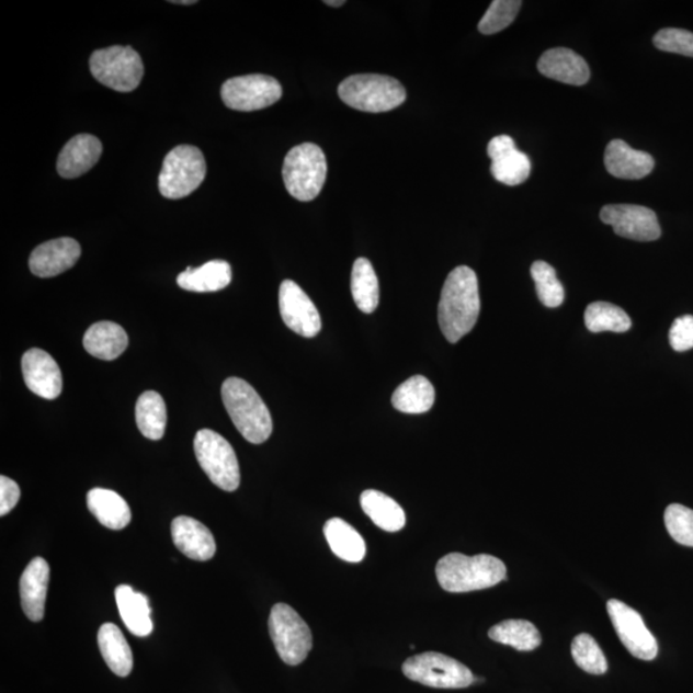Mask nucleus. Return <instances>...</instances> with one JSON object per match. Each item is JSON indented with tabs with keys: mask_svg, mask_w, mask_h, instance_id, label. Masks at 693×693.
Returning a JSON list of instances; mask_svg holds the SVG:
<instances>
[{
	"mask_svg": "<svg viewBox=\"0 0 693 693\" xmlns=\"http://www.w3.org/2000/svg\"><path fill=\"white\" fill-rule=\"evenodd\" d=\"M479 313L477 274L468 266L452 270L444 282L439 305V321L443 336L450 343H457L476 327Z\"/></svg>",
	"mask_w": 693,
	"mask_h": 693,
	"instance_id": "f257e3e1",
	"label": "nucleus"
},
{
	"mask_svg": "<svg viewBox=\"0 0 693 693\" xmlns=\"http://www.w3.org/2000/svg\"><path fill=\"white\" fill-rule=\"evenodd\" d=\"M435 575L442 589L451 593L487 590L508 579L507 565L487 554L443 556L436 564Z\"/></svg>",
	"mask_w": 693,
	"mask_h": 693,
	"instance_id": "f03ea898",
	"label": "nucleus"
},
{
	"mask_svg": "<svg viewBox=\"0 0 693 693\" xmlns=\"http://www.w3.org/2000/svg\"><path fill=\"white\" fill-rule=\"evenodd\" d=\"M226 411L248 442L261 444L273 433V419L258 391L243 379H226L221 388Z\"/></svg>",
	"mask_w": 693,
	"mask_h": 693,
	"instance_id": "7ed1b4c3",
	"label": "nucleus"
},
{
	"mask_svg": "<svg viewBox=\"0 0 693 693\" xmlns=\"http://www.w3.org/2000/svg\"><path fill=\"white\" fill-rule=\"evenodd\" d=\"M339 98L350 107L372 113L395 110L406 101V89L384 75H352L338 88Z\"/></svg>",
	"mask_w": 693,
	"mask_h": 693,
	"instance_id": "20e7f679",
	"label": "nucleus"
},
{
	"mask_svg": "<svg viewBox=\"0 0 693 693\" xmlns=\"http://www.w3.org/2000/svg\"><path fill=\"white\" fill-rule=\"evenodd\" d=\"M327 157L314 143H304L292 148L283 164L286 191L300 202L314 201L326 184Z\"/></svg>",
	"mask_w": 693,
	"mask_h": 693,
	"instance_id": "39448f33",
	"label": "nucleus"
},
{
	"mask_svg": "<svg viewBox=\"0 0 693 693\" xmlns=\"http://www.w3.org/2000/svg\"><path fill=\"white\" fill-rule=\"evenodd\" d=\"M206 173L207 164L201 149L179 146L164 157L158 188L164 198H185L198 190Z\"/></svg>",
	"mask_w": 693,
	"mask_h": 693,
	"instance_id": "423d86ee",
	"label": "nucleus"
},
{
	"mask_svg": "<svg viewBox=\"0 0 693 693\" xmlns=\"http://www.w3.org/2000/svg\"><path fill=\"white\" fill-rule=\"evenodd\" d=\"M89 66L98 82L120 93L133 92L140 86L145 75L139 53L120 45L95 50Z\"/></svg>",
	"mask_w": 693,
	"mask_h": 693,
	"instance_id": "0eeeda50",
	"label": "nucleus"
},
{
	"mask_svg": "<svg viewBox=\"0 0 693 693\" xmlns=\"http://www.w3.org/2000/svg\"><path fill=\"white\" fill-rule=\"evenodd\" d=\"M194 452L211 481L226 492L237 491L240 469L235 448L223 435L202 429L194 439Z\"/></svg>",
	"mask_w": 693,
	"mask_h": 693,
	"instance_id": "6e6552de",
	"label": "nucleus"
},
{
	"mask_svg": "<svg viewBox=\"0 0 693 693\" xmlns=\"http://www.w3.org/2000/svg\"><path fill=\"white\" fill-rule=\"evenodd\" d=\"M270 637L285 664L296 667L313 649V633L295 609L276 604L269 617Z\"/></svg>",
	"mask_w": 693,
	"mask_h": 693,
	"instance_id": "1a4fd4ad",
	"label": "nucleus"
},
{
	"mask_svg": "<svg viewBox=\"0 0 693 693\" xmlns=\"http://www.w3.org/2000/svg\"><path fill=\"white\" fill-rule=\"evenodd\" d=\"M402 672L409 680L433 689H466L474 683L468 667L440 652L416 655L404 662Z\"/></svg>",
	"mask_w": 693,
	"mask_h": 693,
	"instance_id": "9d476101",
	"label": "nucleus"
},
{
	"mask_svg": "<svg viewBox=\"0 0 693 693\" xmlns=\"http://www.w3.org/2000/svg\"><path fill=\"white\" fill-rule=\"evenodd\" d=\"M283 95L281 82L268 75H246L226 80L221 98L226 107L252 112L270 107Z\"/></svg>",
	"mask_w": 693,
	"mask_h": 693,
	"instance_id": "9b49d317",
	"label": "nucleus"
},
{
	"mask_svg": "<svg viewBox=\"0 0 693 693\" xmlns=\"http://www.w3.org/2000/svg\"><path fill=\"white\" fill-rule=\"evenodd\" d=\"M606 607L617 636L633 657L646 661L658 657L657 638L646 627L643 616L635 609L615 599L609 600Z\"/></svg>",
	"mask_w": 693,
	"mask_h": 693,
	"instance_id": "f8f14e48",
	"label": "nucleus"
},
{
	"mask_svg": "<svg viewBox=\"0 0 693 693\" xmlns=\"http://www.w3.org/2000/svg\"><path fill=\"white\" fill-rule=\"evenodd\" d=\"M600 217L602 223L613 226L616 236L637 242H652L661 236L657 214L644 206L607 205Z\"/></svg>",
	"mask_w": 693,
	"mask_h": 693,
	"instance_id": "ddd939ff",
	"label": "nucleus"
},
{
	"mask_svg": "<svg viewBox=\"0 0 693 693\" xmlns=\"http://www.w3.org/2000/svg\"><path fill=\"white\" fill-rule=\"evenodd\" d=\"M279 308L285 326L305 338H314L321 330L318 308L300 286L284 281L279 289Z\"/></svg>",
	"mask_w": 693,
	"mask_h": 693,
	"instance_id": "4468645a",
	"label": "nucleus"
},
{
	"mask_svg": "<svg viewBox=\"0 0 693 693\" xmlns=\"http://www.w3.org/2000/svg\"><path fill=\"white\" fill-rule=\"evenodd\" d=\"M492 160L491 172L497 182L515 186L523 184L531 175L532 163L530 157L515 146L509 135H499L488 143L487 149Z\"/></svg>",
	"mask_w": 693,
	"mask_h": 693,
	"instance_id": "2eb2a0df",
	"label": "nucleus"
},
{
	"mask_svg": "<svg viewBox=\"0 0 693 693\" xmlns=\"http://www.w3.org/2000/svg\"><path fill=\"white\" fill-rule=\"evenodd\" d=\"M22 374L26 387L36 396L45 399H56L63 394V373L49 353L39 350H29L22 357Z\"/></svg>",
	"mask_w": 693,
	"mask_h": 693,
	"instance_id": "dca6fc26",
	"label": "nucleus"
},
{
	"mask_svg": "<svg viewBox=\"0 0 693 693\" xmlns=\"http://www.w3.org/2000/svg\"><path fill=\"white\" fill-rule=\"evenodd\" d=\"M81 255V247L72 238H58L36 247L30 255L29 266L39 277H53L75 266Z\"/></svg>",
	"mask_w": 693,
	"mask_h": 693,
	"instance_id": "f3484780",
	"label": "nucleus"
},
{
	"mask_svg": "<svg viewBox=\"0 0 693 693\" xmlns=\"http://www.w3.org/2000/svg\"><path fill=\"white\" fill-rule=\"evenodd\" d=\"M171 536L180 553L195 561H208L216 554V542L205 524L190 516L172 520Z\"/></svg>",
	"mask_w": 693,
	"mask_h": 693,
	"instance_id": "a211bd4d",
	"label": "nucleus"
},
{
	"mask_svg": "<svg viewBox=\"0 0 693 693\" xmlns=\"http://www.w3.org/2000/svg\"><path fill=\"white\" fill-rule=\"evenodd\" d=\"M49 572V564L43 557H35L22 572L20 579L21 605L32 622H41L44 617Z\"/></svg>",
	"mask_w": 693,
	"mask_h": 693,
	"instance_id": "6ab92c4d",
	"label": "nucleus"
},
{
	"mask_svg": "<svg viewBox=\"0 0 693 693\" xmlns=\"http://www.w3.org/2000/svg\"><path fill=\"white\" fill-rule=\"evenodd\" d=\"M538 70L548 79L575 87L587 84L591 77L590 67L583 57L568 48L545 52L539 58Z\"/></svg>",
	"mask_w": 693,
	"mask_h": 693,
	"instance_id": "aec40b11",
	"label": "nucleus"
},
{
	"mask_svg": "<svg viewBox=\"0 0 693 693\" xmlns=\"http://www.w3.org/2000/svg\"><path fill=\"white\" fill-rule=\"evenodd\" d=\"M102 150V143L94 135H77L67 143L58 156L57 170L59 175L65 179L84 175L100 161Z\"/></svg>",
	"mask_w": 693,
	"mask_h": 693,
	"instance_id": "412c9836",
	"label": "nucleus"
},
{
	"mask_svg": "<svg viewBox=\"0 0 693 693\" xmlns=\"http://www.w3.org/2000/svg\"><path fill=\"white\" fill-rule=\"evenodd\" d=\"M605 168L613 177L624 180L644 179L654 170V157L633 149L621 139L609 143L605 150Z\"/></svg>",
	"mask_w": 693,
	"mask_h": 693,
	"instance_id": "4be33fe9",
	"label": "nucleus"
},
{
	"mask_svg": "<svg viewBox=\"0 0 693 693\" xmlns=\"http://www.w3.org/2000/svg\"><path fill=\"white\" fill-rule=\"evenodd\" d=\"M88 509L98 522L112 531H122L132 522L129 504L111 489L93 488L87 496Z\"/></svg>",
	"mask_w": 693,
	"mask_h": 693,
	"instance_id": "5701e85b",
	"label": "nucleus"
},
{
	"mask_svg": "<svg viewBox=\"0 0 693 693\" xmlns=\"http://www.w3.org/2000/svg\"><path fill=\"white\" fill-rule=\"evenodd\" d=\"M82 343L90 355L112 361L123 355L129 345V337L117 323L101 321L88 329Z\"/></svg>",
	"mask_w": 693,
	"mask_h": 693,
	"instance_id": "b1692460",
	"label": "nucleus"
},
{
	"mask_svg": "<svg viewBox=\"0 0 693 693\" xmlns=\"http://www.w3.org/2000/svg\"><path fill=\"white\" fill-rule=\"evenodd\" d=\"M120 615L134 636L147 637L154 630L149 600L130 586H118L115 592Z\"/></svg>",
	"mask_w": 693,
	"mask_h": 693,
	"instance_id": "393cba45",
	"label": "nucleus"
},
{
	"mask_svg": "<svg viewBox=\"0 0 693 693\" xmlns=\"http://www.w3.org/2000/svg\"><path fill=\"white\" fill-rule=\"evenodd\" d=\"M98 646L105 664L118 677L132 673L134 659L122 629L113 623H104L98 632Z\"/></svg>",
	"mask_w": 693,
	"mask_h": 693,
	"instance_id": "a878e982",
	"label": "nucleus"
},
{
	"mask_svg": "<svg viewBox=\"0 0 693 693\" xmlns=\"http://www.w3.org/2000/svg\"><path fill=\"white\" fill-rule=\"evenodd\" d=\"M231 266L228 262L215 260L198 269L188 268L178 276L180 288L190 292H218L231 283Z\"/></svg>",
	"mask_w": 693,
	"mask_h": 693,
	"instance_id": "bb28decb",
	"label": "nucleus"
},
{
	"mask_svg": "<svg viewBox=\"0 0 693 693\" xmlns=\"http://www.w3.org/2000/svg\"><path fill=\"white\" fill-rule=\"evenodd\" d=\"M328 544L339 559L360 563L366 555V542L352 525L343 519L333 518L323 525Z\"/></svg>",
	"mask_w": 693,
	"mask_h": 693,
	"instance_id": "cd10ccee",
	"label": "nucleus"
},
{
	"mask_svg": "<svg viewBox=\"0 0 693 693\" xmlns=\"http://www.w3.org/2000/svg\"><path fill=\"white\" fill-rule=\"evenodd\" d=\"M361 508L376 526L386 532L401 531L406 524L405 511L389 496L367 489L360 497Z\"/></svg>",
	"mask_w": 693,
	"mask_h": 693,
	"instance_id": "c85d7f7f",
	"label": "nucleus"
},
{
	"mask_svg": "<svg viewBox=\"0 0 693 693\" xmlns=\"http://www.w3.org/2000/svg\"><path fill=\"white\" fill-rule=\"evenodd\" d=\"M435 390L425 376L416 375L401 384L391 396V405L405 413H424L433 408Z\"/></svg>",
	"mask_w": 693,
	"mask_h": 693,
	"instance_id": "c756f323",
	"label": "nucleus"
},
{
	"mask_svg": "<svg viewBox=\"0 0 693 693\" xmlns=\"http://www.w3.org/2000/svg\"><path fill=\"white\" fill-rule=\"evenodd\" d=\"M135 418L140 433L146 439L160 441L168 424V411L162 396L155 390L145 391L138 398Z\"/></svg>",
	"mask_w": 693,
	"mask_h": 693,
	"instance_id": "7c9ffc66",
	"label": "nucleus"
},
{
	"mask_svg": "<svg viewBox=\"0 0 693 693\" xmlns=\"http://www.w3.org/2000/svg\"><path fill=\"white\" fill-rule=\"evenodd\" d=\"M351 291L361 311L373 314L376 310L379 305V282L371 261L361 258L353 263Z\"/></svg>",
	"mask_w": 693,
	"mask_h": 693,
	"instance_id": "2f4dec72",
	"label": "nucleus"
},
{
	"mask_svg": "<svg viewBox=\"0 0 693 693\" xmlns=\"http://www.w3.org/2000/svg\"><path fill=\"white\" fill-rule=\"evenodd\" d=\"M495 643L514 647L518 651H533L542 643L536 625L529 621L511 620L496 624L488 632Z\"/></svg>",
	"mask_w": 693,
	"mask_h": 693,
	"instance_id": "473e14b6",
	"label": "nucleus"
},
{
	"mask_svg": "<svg viewBox=\"0 0 693 693\" xmlns=\"http://www.w3.org/2000/svg\"><path fill=\"white\" fill-rule=\"evenodd\" d=\"M584 322L587 329L592 333L601 331H614V333H625L632 327V321L627 313L609 303H593L586 308Z\"/></svg>",
	"mask_w": 693,
	"mask_h": 693,
	"instance_id": "72a5a7b5",
	"label": "nucleus"
},
{
	"mask_svg": "<svg viewBox=\"0 0 693 693\" xmlns=\"http://www.w3.org/2000/svg\"><path fill=\"white\" fill-rule=\"evenodd\" d=\"M531 275L536 283L537 295L546 307L555 308L565 299L564 286L556 276V271L545 261H536L531 268Z\"/></svg>",
	"mask_w": 693,
	"mask_h": 693,
	"instance_id": "f704fd0d",
	"label": "nucleus"
},
{
	"mask_svg": "<svg viewBox=\"0 0 693 693\" xmlns=\"http://www.w3.org/2000/svg\"><path fill=\"white\" fill-rule=\"evenodd\" d=\"M571 655L576 664L584 672L601 675L607 672L605 654L592 636L582 633L571 644Z\"/></svg>",
	"mask_w": 693,
	"mask_h": 693,
	"instance_id": "c9c22d12",
	"label": "nucleus"
},
{
	"mask_svg": "<svg viewBox=\"0 0 693 693\" xmlns=\"http://www.w3.org/2000/svg\"><path fill=\"white\" fill-rule=\"evenodd\" d=\"M522 4L519 0H495L479 22V32L485 35L502 32L514 22Z\"/></svg>",
	"mask_w": 693,
	"mask_h": 693,
	"instance_id": "e433bc0d",
	"label": "nucleus"
},
{
	"mask_svg": "<svg viewBox=\"0 0 693 693\" xmlns=\"http://www.w3.org/2000/svg\"><path fill=\"white\" fill-rule=\"evenodd\" d=\"M664 522L670 537L677 544L693 547V510L680 503L669 504Z\"/></svg>",
	"mask_w": 693,
	"mask_h": 693,
	"instance_id": "4c0bfd02",
	"label": "nucleus"
},
{
	"mask_svg": "<svg viewBox=\"0 0 693 693\" xmlns=\"http://www.w3.org/2000/svg\"><path fill=\"white\" fill-rule=\"evenodd\" d=\"M655 47L662 52L677 53L693 58V33L683 29H662L654 36Z\"/></svg>",
	"mask_w": 693,
	"mask_h": 693,
	"instance_id": "58836bf2",
	"label": "nucleus"
},
{
	"mask_svg": "<svg viewBox=\"0 0 693 693\" xmlns=\"http://www.w3.org/2000/svg\"><path fill=\"white\" fill-rule=\"evenodd\" d=\"M669 342L677 352L693 349V316L684 315L674 320L669 331Z\"/></svg>",
	"mask_w": 693,
	"mask_h": 693,
	"instance_id": "ea45409f",
	"label": "nucleus"
},
{
	"mask_svg": "<svg viewBox=\"0 0 693 693\" xmlns=\"http://www.w3.org/2000/svg\"><path fill=\"white\" fill-rule=\"evenodd\" d=\"M21 497L16 481L9 477H0V515L5 516L16 508Z\"/></svg>",
	"mask_w": 693,
	"mask_h": 693,
	"instance_id": "a19ab883",
	"label": "nucleus"
},
{
	"mask_svg": "<svg viewBox=\"0 0 693 693\" xmlns=\"http://www.w3.org/2000/svg\"><path fill=\"white\" fill-rule=\"evenodd\" d=\"M326 4L330 7H341L344 4V2L343 0H339V2H330V0H327Z\"/></svg>",
	"mask_w": 693,
	"mask_h": 693,
	"instance_id": "79ce46f5",
	"label": "nucleus"
},
{
	"mask_svg": "<svg viewBox=\"0 0 693 693\" xmlns=\"http://www.w3.org/2000/svg\"><path fill=\"white\" fill-rule=\"evenodd\" d=\"M175 4H194L195 2H191V0H185V2H171Z\"/></svg>",
	"mask_w": 693,
	"mask_h": 693,
	"instance_id": "37998d69",
	"label": "nucleus"
}]
</instances>
